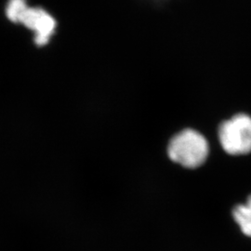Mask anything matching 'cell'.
<instances>
[{
    "label": "cell",
    "mask_w": 251,
    "mask_h": 251,
    "mask_svg": "<svg viewBox=\"0 0 251 251\" xmlns=\"http://www.w3.org/2000/svg\"><path fill=\"white\" fill-rule=\"evenodd\" d=\"M233 215L243 233L251 237V196L245 204L235 206Z\"/></svg>",
    "instance_id": "cell-4"
},
{
    "label": "cell",
    "mask_w": 251,
    "mask_h": 251,
    "mask_svg": "<svg viewBox=\"0 0 251 251\" xmlns=\"http://www.w3.org/2000/svg\"><path fill=\"white\" fill-rule=\"evenodd\" d=\"M27 9L25 0H9L6 9L7 17L13 23H20Z\"/></svg>",
    "instance_id": "cell-5"
},
{
    "label": "cell",
    "mask_w": 251,
    "mask_h": 251,
    "mask_svg": "<svg viewBox=\"0 0 251 251\" xmlns=\"http://www.w3.org/2000/svg\"><path fill=\"white\" fill-rule=\"evenodd\" d=\"M20 23L36 32L35 42L39 47L48 44L56 28L53 17L41 8L28 7Z\"/></svg>",
    "instance_id": "cell-3"
},
{
    "label": "cell",
    "mask_w": 251,
    "mask_h": 251,
    "mask_svg": "<svg viewBox=\"0 0 251 251\" xmlns=\"http://www.w3.org/2000/svg\"><path fill=\"white\" fill-rule=\"evenodd\" d=\"M220 142L230 154H246L251 152V117L235 116L220 126Z\"/></svg>",
    "instance_id": "cell-2"
},
{
    "label": "cell",
    "mask_w": 251,
    "mask_h": 251,
    "mask_svg": "<svg viewBox=\"0 0 251 251\" xmlns=\"http://www.w3.org/2000/svg\"><path fill=\"white\" fill-rule=\"evenodd\" d=\"M168 151L172 161L195 169L206 161L208 144L203 135L193 129H185L171 139Z\"/></svg>",
    "instance_id": "cell-1"
}]
</instances>
